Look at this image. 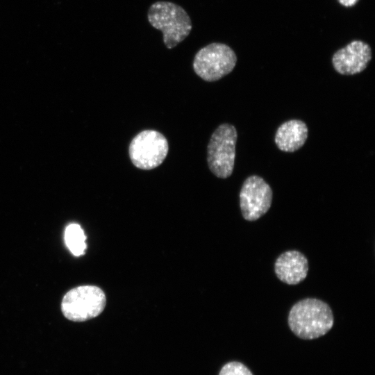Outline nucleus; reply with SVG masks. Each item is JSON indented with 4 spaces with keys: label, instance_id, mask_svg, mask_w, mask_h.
<instances>
[{
    "label": "nucleus",
    "instance_id": "1",
    "mask_svg": "<svg viewBox=\"0 0 375 375\" xmlns=\"http://www.w3.org/2000/svg\"><path fill=\"white\" fill-rule=\"evenodd\" d=\"M288 323L298 338L312 340L324 335L333 327L334 316L330 306L316 298H306L290 308Z\"/></svg>",
    "mask_w": 375,
    "mask_h": 375
},
{
    "label": "nucleus",
    "instance_id": "2",
    "mask_svg": "<svg viewBox=\"0 0 375 375\" xmlns=\"http://www.w3.org/2000/svg\"><path fill=\"white\" fill-rule=\"evenodd\" d=\"M149 24L162 33L165 46L173 49L183 41L192 29L191 19L181 6L171 1H158L147 12Z\"/></svg>",
    "mask_w": 375,
    "mask_h": 375
},
{
    "label": "nucleus",
    "instance_id": "3",
    "mask_svg": "<svg viewBox=\"0 0 375 375\" xmlns=\"http://www.w3.org/2000/svg\"><path fill=\"white\" fill-rule=\"evenodd\" d=\"M238 133L230 124L219 125L212 133L207 147V162L211 172L218 178H228L233 173Z\"/></svg>",
    "mask_w": 375,
    "mask_h": 375
},
{
    "label": "nucleus",
    "instance_id": "4",
    "mask_svg": "<svg viewBox=\"0 0 375 375\" xmlns=\"http://www.w3.org/2000/svg\"><path fill=\"white\" fill-rule=\"evenodd\" d=\"M236 62V54L228 45L212 42L197 52L193 60V69L203 80L213 82L230 74Z\"/></svg>",
    "mask_w": 375,
    "mask_h": 375
},
{
    "label": "nucleus",
    "instance_id": "5",
    "mask_svg": "<svg viewBox=\"0 0 375 375\" xmlns=\"http://www.w3.org/2000/svg\"><path fill=\"white\" fill-rule=\"evenodd\" d=\"M103 290L94 285H82L70 290L61 303L63 315L73 322H84L100 315L106 306Z\"/></svg>",
    "mask_w": 375,
    "mask_h": 375
},
{
    "label": "nucleus",
    "instance_id": "6",
    "mask_svg": "<svg viewBox=\"0 0 375 375\" xmlns=\"http://www.w3.org/2000/svg\"><path fill=\"white\" fill-rule=\"evenodd\" d=\"M169 150L168 142L160 132L144 130L131 140L128 153L132 163L144 170H150L160 165Z\"/></svg>",
    "mask_w": 375,
    "mask_h": 375
},
{
    "label": "nucleus",
    "instance_id": "7",
    "mask_svg": "<svg viewBox=\"0 0 375 375\" xmlns=\"http://www.w3.org/2000/svg\"><path fill=\"white\" fill-rule=\"evenodd\" d=\"M272 199V190L262 177L256 175L247 177L240 192L243 218L249 222L258 219L269 210Z\"/></svg>",
    "mask_w": 375,
    "mask_h": 375
},
{
    "label": "nucleus",
    "instance_id": "8",
    "mask_svg": "<svg viewBox=\"0 0 375 375\" xmlns=\"http://www.w3.org/2000/svg\"><path fill=\"white\" fill-rule=\"evenodd\" d=\"M372 58L370 46L362 40H353L334 53L332 64L342 75H354L366 69Z\"/></svg>",
    "mask_w": 375,
    "mask_h": 375
},
{
    "label": "nucleus",
    "instance_id": "9",
    "mask_svg": "<svg viewBox=\"0 0 375 375\" xmlns=\"http://www.w3.org/2000/svg\"><path fill=\"white\" fill-rule=\"evenodd\" d=\"M308 261L301 252L289 250L280 254L274 263L277 278L284 283L294 285L305 280L308 272Z\"/></svg>",
    "mask_w": 375,
    "mask_h": 375
},
{
    "label": "nucleus",
    "instance_id": "10",
    "mask_svg": "<svg viewBox=\"0 0 375 375\" xmlns=\"http://www.w3.org/2000/svg\"><path fill=\"white\" fill-rule=\"evenodd\" d=\"M308 129L305 122L290 119L283 122L276 130L274 141L282 151L294 152L305 144Z\"/></svg>",
    "mask_w": 375,
    "mask_h": 375
},
{
    "label": "nucleus",
    "instance_id": "11",
    "mask_svg": "<svg viewBox=\"0 0 375 375\" xmlns=\"http://www.w3.org/2000/svg\"><path fill=\"white\" fill-rule=\"evenodd\" d=\"M86 237L81 226L71 224L65 231V241L68 249L76 256L84 254L87 247Z\"/></svg>",
    "mask_w": 375,
    "mask_h": 375
},
{
    "label": "nucleus",
    "instance_id": "12",
    "mask_svg": "<svg viewBox=\"0 0 375 375\" xmlns=\"http://www.w3.org/2000/svg\"><path fill=\"white\" fill-rule=\"evenodd\" d=\"M219 375H253V374L242 363L233 361L224 365Z\"/></svg>",
    "mask_w": 375,
    "mask_h": 375
},
{
    "label": "nucleus",
    "instance_id": "13",
    "mask_svg": "<svg viewBox=\"0 0 375 375\" xmlns=\"http://www.w3.org/2000/svg\"><path fill=\"white\" fill-rule=\"evenodd\" d=\"M338 2L343 6L351 7L355 6L359 0H338Z\"/></svg>",
    "mask_w": 375,
    "mask_h": 375
}]
</instances>
